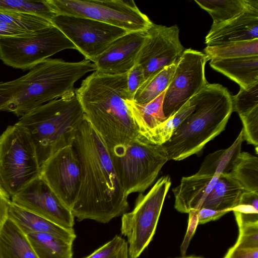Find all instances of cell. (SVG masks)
I'll list each match as a JSON object with an SVG mask.
<instances>
[{"instance_id": "20", "label": "cell", "mask_w": 258, "mask_h": 258, "mask_svg": "<svg viewBox=\"0 0 258 258\" xmlns=\"http://www.w3.org/2000/svg\"><path fill=\"white\" fill-rule=\"evenodd\" d=\"M210 66L246 89L258 83V55L212 59Z\"/></svg>"}, {"instance_id": "12", "label": "cell", "mask_w": 258, "mask_h": 258, "mask_svg": "<svg viewBox=\"0 0 258 258\" xmlns=\"http://www.w3.org/2000/svg\"><path fill=\"white\" fill-rule=\"evenodd\" d=\"M209 60L204 52L184 49L165 92L163 108L166 118L173 115L208 83L205 70Z\"/></svg>"}, {"instance_id": "24", "label": "cell", "mask_w": 258, "mask_h": 258, "mask_svg": "<svg viewBox=\"0 0 258 258\" xmlns=\"http://www.w3.org/2000/svg\"><path fill=\"white\" fill-rule=\"evenodd\" d=\"M243 141V132L241 130L230 147L218 150L207 155L197 174L219 177L222 173L230 172L237 156L241 152Z\"/></svg>"}, {"instance_id": "19", "label": "cell", "mask_w": 258, "mask_h": 258, "mask_svg": "<svg viewBox=\"0 0 258 258\" xmlns=\"http://www.w3.org/2000/svg\"><path fill=\"white\" fill-rule=\"evenodd\" d=\"M9 219L26 234L47 233L73 243L76 238L74 229H68L27 211L12 201L9 210Z\"/></svg>"}, {"instance_id": "9", "label": "cell", "mask_w": 258, "mask_h": 258, "mask_svg": "<svg viewBox=\"0 0 258 258\" xmlns=\"http://www.w3.org/2000/svg\"><path fill=\"white\" fill-rule=\"evenodd\" d=\"M56 14L91 19L131 32H146L153 22L133 0H46Z\"/></svg>"}, {"instance_id": "43", "label": "cell", "mask_w": 258, "mask_h": 258, "mask_svg": "<svg viewBox=\"0 0 258 258\" xmlns=\"http://www.w3.org/2000/svg\"><path fill=\"white\" fill-rule=\"evenodd\" d=\"M227 211H218L202 208L198 211L199 224H203L216 220L227 213Z\"/></svg>"}, {"instance_id": "39", "label": "cell", "mask_w": 258, "mask_h": 258, "mask_svg": "<svg viewBox=\"0 0 258 258\" xmlns=\"http://www.w3.org/2000/svg\"><path fill=\"white\" fill-rule=\"evenodd\" d=\"M36 31L31 28L18 24L0 22V37L29 35L35 33Z\"/></svg>"}, {"instance_id": "31", "label": "cell", "mask_w": 258, "mask_h": 258, "mask_svg": "<svg viewBox=\"0 0 258 258\" xmlns=\"http://www.w3.org/2000/svg\"><path fill=\"white\" fill-rule=\"evenodd\" d=\"M0 11L35 15L51 22L56 15L46 0H0Z\"/></svg>"}, {"instance_id": "3", "label": "cell", "mask_w": 258, "mask_h": 258, "mask_svg": "<svg viewBox=\"0 0 258 258\" xmlns=\"http://www.w3.org/2000/svg\"><path fill=\"white\" fill-rule=\"evenodd\" d=\"M95 71L85 59L68 62L47 58L15 80L0 82V111L22 117L38 107L75 91V83L86 73Z\"/></svg>"}, {"instance_id": "7", "label": "cell", "mask_w": 258, "mask_h": 258, "mask_svg": "<svg viewBox=\"0 0 258 258\" xmlns=\"http://www.w3.org/2000/svg\"><path fill=\"white\" fill-rule=\"evenodd\" d=\"M109 151L121 185L128 196L144 192L168 161L161 145L143 139Z\"/></svg>"}, {"instance_id": "36", "label": "cell", "mask_w": 258, "mask_h": 258, "mask_svg": "<svg viewBox=\"0 0 258 258\" xmlns=\"http://www.w3.org/2000/svg\"><path fill=\"white\" fill-rule=\"evenodd\" d=\"M239 117L243 124V140L256 147L258 145V106L241 114Z\"/></svg>"}, {"instance_id": "22", "label": "cell", "mask_w": 258, "mask_h": 258, "mask_svg": "<svg viewBox=\"0 0 258 258\" xmlns=\"http://www.w3.org/2000/svg\"><path fill=\"white\" fill-rule=\"evenodd\" d=\"M165 91L151 102L140 104L129 100L128 105L136 130L140 137L145 138L167 118L163 108Z\"/></svg>"}, {"instance_id": "40", "label": "cell", "mask_w": 258, "mask_h": 258, "mask_svg": "<svg viewBox=\"0 0 258 258\" xmlns=\"http://www.w3.org/2000/svg\"><path fill=\"white\" fill-rule=\"evenodd\" d=\"M198 210L192 209L189 212V218L187 230L180 246V252L182 256L185 255L189 243L196 232L199 224Z\"/></svg>"}, {"instance_id": "38", "label": "cell", "mask_w": 258, "mask_h": 258, "mask_svg": "<svg viewBox=\"0 0 258 258\" xmlns=\"http://www.w3.org/2000/svg\"><path fill=\"white\" fill-rule=\"evenodd\" d=\"M145 81L144 72L138 64L134 66L127 73V90L130 98L133 100L138 88Z\"/></svg>"}, {"instance_id": "5", "label": "cell", "mask_w": 258, "mask_h": 258, "mask_svg": "<svg viewBox=\"0 0 258 258\" xmlns=\"http://www.w3.org/2000/svg\"><path fill=\"white\" fill-rule=\"evenodd\" d=\"M85 116L75 91L38 107L16 124L30 135L41 167L58 150L73 145Z\"/></svg>"}, {"instance_id": "34", "label": "cell", "mask_w": 258, "mask_h": 258, "mask_svg": "<svg viewBox=\"0 0 258 258\" xmlns=\"http://www.w3.org/2000/svg\"><path fill=\"white\" fill-rule=\"evenodd\" d=\"M232 112L239 115L258 106V83L246 89L240 88L239 92L231 96Z\"/></svg>"}, {"instance_id": "32", "label": "cell", "mask_w": 258, "mask_h": 258, "mask_svg": "<svg viewBox=\"0 0 258 258\" xmlns=\"http://www.w3.org/2000/svg\"><path fill=\"white\" fill-rule=\"evenodd\" d=\"M239 227L258 222V192L244 191L237 205L231 210Z\"/></svg>"}, {"instance_id": "37", "label": "cell", "mask_w": 258, "mask_h": 258, "mask_svg": "<svg viewBox=\"0 0 258 258\" xmlns=\"http://www.w3.org/2000/svg\"><path fill=\"white\" fill-rule=\"evenodd\" d=\"M239 228V236L234 246L240 248H258V222Z\"/></svg>"}, {"instance_id": "18", "label": "cell", "mask_w": 258, "mask_h": 258, "mask_svg": "<svg viewBox=\"0 0 258 258\" xmlns=\"http://www.w3.org/2000/svg\"><path fill=\"white\" fill-rule=\"evenodd\" d=\"M218 178L217 176L197 173L183 177L180 184L172 189L175 197V209L182 213H188L192 209L200 210Z\"/></svg>"}, {"instance_id": "33", "label": "cell", "mask_w": 258, "mask_h": 258, "mask_svg": "<svg viewBox=\"0 0 258 258\" xmlns=\"http://www.w3.org/2000/svg\"><path fill=\"white\" fill-rule=\"evenodd\" d=\"M84 258H130L128 243L124 238L116 235Z\"/></svg>"}, {"instance_id": "14", "label": "cell", "mask_w": 258, "mask_h": 258, "mask_svg": "<svg viewBox=\"0 0 258 258\" xmlns=\"http://www.w3.org/2000/svg\"><path fill=\"white\" fill-rule=\"evenodd\" d=\"M40 168L41 176L71 210L77 200L82 179L81 162L73 146L58 150Z\"/></svg>"}, {"instance_id": "35", "label": "cell", "mask_w": 258, "mask_h": 258, "mask_svg": "<svg viewBox=\"0 0 258 258\" xmlns=\"http://www.w3.org/2000/svg\"><path fill=\"white\" fill-rule=\"evenodd\" d=\"M0 22L18 24L31 28L36 31L53 25L51 21L37 16L1 11H0Z\"/></svg>"}, {"instance_id": "6", "label": "cell", "mask_w": 258, "mask_h": 258, "mask_svg": "<svg viewBox=\"0 0 258 258\" xmlns=\"http://www.w3.org/2000/svg\"><path fill=\"white\" fill-rule=\"evenodd\" d=\"M32 138L23 127L10 125L0 136V182L12 197L40 175Z\"/></svg>"}, {"instance_id": "28", "label": "cell", "mask_w": 258, "mask_h": 258, "mask_svg": "<svg viewBox=\"0 0 258 258\" xmlns=\"http://www.w3.org/2000/svg\"><path fill=\"white\" fill-rule=\"evenodd\" d=\"M195 2L211 16V28L236 17L246 8L247 0H195Z\"/></svg>"}, {"instance_id": "42", "label": "cell", "mask_w": 258, "mask_h": 258, "mask_svg": "<svg viewBox=\"0 0 258 258\" xmlns=\"http://www.w3.org/2000/svg\"><path fill=\"white\" fill-rule=\"evenodd\" d=\"M224 258H258V248H240L233 245Z\"/></svg>"}, {"instance_id": "16", "label": "cell", "mask_w": 258, "mask_h": 258, "mask_svg": "<svg viewBox=\"0 0 258 258\" xmlns=\"http://www.w3.org/2000/svg\"><path fill=\"white\" fill-rule=\"evenodd\" d=\"M147 35L131 32L114 40L93 62L95 71L110 75L127 73L135 64Z\"/></svg>"}, {"instance_id": "41", "label": "cell", "mask_w": 258, "mask_h": 258, "mask_svg": "<svg viewBox=\"0 0 258 258\" xmlns=\"http://www.w3.org/2000/svg\"><path fill=\"white\" fill-rule=\"evenodd\" d=\"M10 196L0 182V234L9 217V210L11 203Z\"/></svg>"}, {"instance_id": "15", "label": "cell", "mask_w": 258, "mask_h": 258, "mask_svg": "<svg viewBox=\"0 0 258 258\" xmlns=\"http://www.w3.org/2000/svg\"><path fill=\"white\" fill-rule=\"evenodd\" d=\"M18 206L63 228L72 229L75 217L40 175L12 197Z\"/></svg>"}, {"instance_id": "23", "label": "cell", "mask_w": 258, "mask_h": 258, "mask_svg": "<svg viewBox=\"0 0 258 258\" xmlns=\"http://www.w3.org/2000/svg\"><path fill=\"white\" fill-rule=\"evenodd\" d=\"M0 258H38L27 235L9 218L0 234Z\"/></svg>"}, {"instance_id": "10", "label": "cell", "mask_w": 258, "mask_h": 258, "mask_svg": "<svg viewBox=\"0 0 258 258\" xmlns=\"http://www.w3.org/2000/svg\"><path fill=\"white\" fill-rule=\"evenodd\" d=\"M68 49L76 47L54 25L31 35L0 37V59L15 69L30 70L49 56Z\"/></svg>"}, {"instance_id": "11", "label": "cell", "mask_w": 258, "mask_h": 258, "mask_svg": "<svg viewBox=\"0 0 258 258\" xmlns=\"http://www.w3.org/2000/svg\"><path fill=\"white\" fill-rule=\"evenodd\" d=\"M51 23L74 44L85 59L93 62L116 39L127 32L93 19L56 14Z\"/></svg>"}, {"instance_id": "44", "label": "cell", "mask_w": 258, "mask_h": 258, "mask_svg": "<svg viewBox=\"0 0 258 258\" xmlns=\"http://www.w3.org/2000/svg\"><path fill=\"white\" fill-rule=\"evenodd\" d=\"M179 258H202V257H198V256H189L179 257Z\"/></svg>"}, {"instance_id": "2", "label": "cell", "mask_w": 258, "mask_h": 258, "mask_svg": "<svg viewBox=\"0 0 258 258\" xmlns=\"http://www.w3.org/2000/svg\"><path fill=\"white\" fill-rule=\"evenodd\" d=\"M75 92L87 119L109 150L142 139L128 105L131 99L127 93V73L110 75L95 71Z\"/></svg>"}, {"instance_id": "26", "label": "cell", "mask_w": 258, "mask_h": 258, "mask_svg": "<svg viewBox=\"0 0 258 258\" xmlns=\"http://www.w3.org/2000/svg\"><path fill=\"white\" fill-rule=\"evenodd\" d=\"M176 64L164 68L145 80L136 92L133 101L140 104H146L165 91L172 79Z\"/></svg>"}, {"instance_id": "29", "label": "cell", "mask_w": 258, "mask_h": 258, "mask_svg": "<svg viewBox=\"0 0 258 258\" xmlns=\"http://www.w3.org/2000/svg\"><path fill=\"white\" fill-rule=\"evenodd\" d=\"M196 102L192 97L177 112L167 118L153 130L144 141L158 145H162L171 138L173 132L194 110Z\"/></svg>"}, {"instance_id": "4", "label": "cell", "mask_w": 258, "mask_h": 258, "mask_svg": "<svg viewBox=\"0 0 258 258\" xmlns=\"http://www.w3.org/2000/svg\"><path fill=\"white\" fill-rule=\"evenodd\" d=\"M231 96L226 88L216 83H208L193 96L195 109L161 145L168 160L199 153L224 130L232 112Z\"/></svg>"}, {"instance_id": "27", "label": "cell", "mask_w": 258, "mask_h": 258, "mask_svg": "<svg viewBox=\"0 0 258 258\" xmlns=\"http://www.w3.org/2000/svg\"><path fill=\"white\" fill-rule=\"evenodd\" d=\"M244 191L258 192V158L247 152H240L229 172Z\"/></svg>"}, {"instance_id": "21", "label": "cell", "mask_w": 258, "mask_h": 258, "mask_svg": "<svg viewBox=\"0 0 258 258\" xmlns=\"http://www.w3.org/2000/svg\"><path fill=\"white\" fill-rule=\"evenodd\" d=\"M244 190L238 181L229 173L219 177L201 208L231 211L239 202Z\"/></svg>"}, {"instance_id": "1", "label": "cell", "mask_w": 258, "mask_h": 258, "mask_svg": "<svg viewBox=\"0 0 258 258\" xmlns=\"http://www.w3.org/2000/svg\"><path fill=\"white\" fill-rule=\"evenodd\" d=\"M82 168L77 200L71 209L79 221L108 223L129 209L128 196L121 185L104 141L85 116L73 144Z\"/></svg>"}, {"instance_id": "30", "label": "cell", "mask_w": 258, "mask_h": 258, "mask_svg": "<svg viewBox=\"0 0 258 258\" xmlns=\"http://www.w3.org/2000/svg\"><path fill=\"white\" fill-rule=\"evenodd\" d=\"M209 60L258 55V39L231 42L204 48Z\"/></svg>"}, {"instance_id": "25", "label": "cell", "mask_w": 258, "mask_h": 258, "mask_svg": "<svg viewBox=\"0 0 258 258\" xmlns=\"http://www.w3.org/2000/svg\"><path fill=\"white\" fill-rule=\"evenodd\" d=\"M26 235L38 258H73V243L47 233Z\"/></svg>"}, {"instance_id": "8", "label": "cell", "mask_w": 258, "mask_h": 258, "mask_svg": "<svg viewBox=\"0 0 258 258\" xmlns=\"http://www.w3.org/2000/svg\"><path fill=\"white\" fill-rule=\"evenodd\" d=\"M171 184L169 176L160 177L147 194H139L132 211L121 216L120 232L127 238L130 258L139 257L151 241Z\"/></svg>"}, {"instance_id": "17", "label": "cell", "mask_w": 258, "mask_h": 258, "mask_svg": "<svg viewBox=\"0 0 258 258\" xmlns=\"http://www.w3.org/2000/svg\"><path fill=\"white\" fill-rule=\"evenodd\" d=\"M258 39V1L247 0L245 9L239 15L211 28L205 37L208 46Z\"/></svg>"}, {"instance_id": "13", "label": "cell", "mask_w": 258, "mask_h": 258, "mask_svg": "<svg viewBox=\"0 0 258 258\" xmlns=\"http://www.w3.org/2000/svg\"><path fill=\"white\" fill-rule=\"evenodd\" d=\"M179 33L176 25L168 27L153 23L147 31L135 63L142 68L145 80L177 62L184 50Z\"/></svg>"}]
</instances>
